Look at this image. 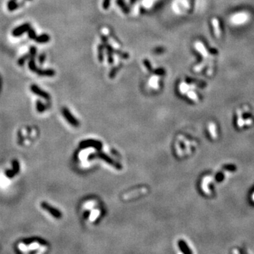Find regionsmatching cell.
<instances>
[{
	"label": "cell",
	"mask_w": 254,
	"mask_h": 254,
	"mask_svg": "<svg viewBox=\"0 0 254 254\" xmlns=\"http://www.w3.org/2000/svg\"><path fill=\"white\" fill-rule=\"evenodd\" d=\"M251 20V14L246 11L236 12L231 15L229 22L233 26H242L248 23Z\"/></svg>",
	"instance_id": "6da1fadb"
},
{
	"label": "cell",
	"mask_w": 254,
	"mask_h": 254,
	"mask_svg": "<svg viewBox=\"0 0 254 254\" xmlns=\"http://www.w3.org/2000/svg\"><path fill=\"white\" fill-rule=\"evenodd\" d=\"M40 206L43 210H45V211L49 212L53 218L56 219H60L62 218V212L59 211L57 208L52 206V205H50L49 203L45 202V201H43V202L41 203Z\"/></svg>",
	"instance_id": "7a4b0ae2"
},
{
	"label": "cell",
	"mask_w": 254,
	"mask_h": 254,
	"mask_svg": "<svg viewBox=\"0 0 254 254\" xmlns=\"http://www.w3.org/2000/svg\"><path fill=\"white\" fill-rule=\"evenodd\" d=\"M62 112L63 117L65 118L66 120H67L71 126L74 127H78L79 126V122L76 119V118L72 115L69 109H67V107H63L62 109Z\"/></svg>",
	"instance_id": "3957f363"
},
{
	"label": "cell",
	"mask_w": 254,
	"mask_h": 254,
	"mask_svg": "<svg viewBox=\"0 0 254 254\" xmlns=\"http://www.w3.org/2000/svg\"><path fill=\"white\" fill-rule=\"evenodd\" d=\"M195 48H196L197 52H198V53L202 56V57L203 59H205V60H207V59L212 60V59H213V57L210 54V53L208 52V50H206V48H205L204 45H203V44L201 42H196V43H195Z\"/></svg>",
	"instance_id": "277c9868"
},
{
	"label": "cell",
	"mask_w": 254,
	"mask_h": 254,
	"mask_svg": "<svg viewBox=\"0 0 254 254\" xmlns=\"http://www.w3.org/2000/svg\"><path fill=\"white\" fill-rule=\"evenodd\" d=\"M30 90H31V91L34 94H36V95L40 96V97L44 98V99L45 100H50V96L49 94H48L47 92L43 91L42 89L40 88L38 85H32L31 86H30Z\"/></svg>",
	"instance_id": "5b68a950"
},
{
	"label": "cell",
	"mask_w": 254,
	"mask_h": 254,
	"mask_svg": "<svg viewBox=\"0 0 254 254\" xmlns=\"http://www.w3.org/2000/svg\"><path fill=\"white\" fill-rule=\"evenodd\" d=\"M30 28V26L29 23H24L23 25H21L19 27L15 28V29L12 31V35L14 37H18L21 36L22 34H23L24 33L27 32L29 28Z\"/></svg>",
	"instance_id": "8992f818"
},
{
	"label": "cell",
	"mask_w": 254,
	"mask_h": 254,
	"mask_svg": "<svg viewBox=\"0 0 254 254\" xmlns=\"http://www.w3.org/2000/svg\"><path fill=\"white\" fill-rule=\"evenodd\" d=\"M211 23H212V28H213L215 36L218 38H220L222 32H221L220 24H219V21L216 18H213L211 20Z\"/></svg>",
	"instance_id": "52a82bcc"
},
{
	"label": "cell",
	"mask_w": 254,
	"mask_h": 254,
	"mask_svg": "<svg viewBox=\"0 0 254 254\" xmlns=\"http://www.w3.org/2000/svg\"><path fill=\"white\" fill-rule=\"evenodd\" d=\"M36 73L40 76H54L55 75V71H54L53 69H46V70H42V69H37Z\"/></svg>",
	"instance_id": "ba28073f"
},
{
	"label": "cell",
	"mask_w": 254,
	"mask_h": 254,
	"mask_svg": "<svg viewBox=\"0 0 254 254\" xmlns=\"http://www.w3.org/2000/svg\"><path fill=\"white\" fill-rule=\"evenodd\" d=\"M81 146H84V147H89V146H91V147H95L100 148V146H101V143L98 141H85V142H83V143H81Z\"/></svg>",
	"instance_id": "9c48e42d"
},
{
	"label": "cell",
	"mask_w": 254,
	"mask_h": 254,
	"mask_svg": "<svg viewBox=\"0 0 254 254\" xmlns=\"http://www.w3.org/2000/svg\"><path fill=\"white\" fill-rule=\"evenodd\" d=\"M208 131L210 135H211V137L212 139H215L218 137V134H217V129H216V126L215 124L213 123V122H211V123L209 124L208 125Z\"/></svg>",
	"instance_id": "30bf717a"
},
{
	"label": "cell",
	"mask_w": 254,
	"mask_h": 254,
	"mask_svg": "<svg viewBox=\"0 0 254 254\" xmlns=\"http://www.w3.org/2000/svg\"><path fill=\"white\" fill-rule=\"evenodd\" d=\"M178 246L179 247V249H180L184 253H191V251L189 250V247L187 246V243H186L184 240L179 241Z\"/></svg>",
	"instance_id": "8fae6325"
},
{
	"label": "cell",
	"mask_w": 254,
	"mask_h": 254,
	"mask_svg": "<svg viewBox=\"0 0 254 254\" xmlns=\"http://www.w3.org/2000/svg\"><path fill=\"white\" fill-rule=\"evenodd\" d=\"M50 39V36H48L47 34L45 33V34L40 35V36L36 37V38L35 39V40L38 43H45L49 42Z\"/></svg>",
	"instance_id": "7c38bea8"
},
{
	"label": "cell",
	"mask_w": 254,
	"mask_h": 254,
	"mask_svg": "<svg viewBox=\"0 0 254 254\" xmlns=\"http://www.w3.org/2000/svg\"><path fill=\"white\" fill-rule=\"evenodd\" d=\"M28 67H29V69L31 70L32 71L36 72L38 68H37L36 62H35V57H30V60L29 62H28Z\"/></svg>",
	"instance_id": "4fadbf2b"
},
{
	"label": "cell",
	"mask_w": 254,
	"mask_h": 254,
	"mask_svg": "<svg viewBox=\"0 0 254 254\" xmlns=\"http://www.w3.org/2000/svg\"><path fill=\"white\" fill-rule=\"evenodd\" d=\"M12 170L14 171L16 174H18L20 172V165H19V161L17 160H14L12 162Z\"/></svg>",
	"instance_id": "5bb4252c"
},
{
	"label": "cell",
	"mask_w": 254,
	"mask_h": 254,
	"mask_svg": "<svg viewBox=\"0 0 254 254\" xmlns=\"http://www.w3.org/2000/svg\"><path fill=\"white\" fill-rule=\"evenodd\" d=\"M8 9L10 11V12H12V11L16 10L17 8L19 7V4L16 3L15 2V0H10L8 3Z\"/></svg>",
	"instance_id": "9a60e30c"
},
{
	"label": "cell",
	"mask_w": 254,
	"mask_h": 254,
	"mask_svg": "<svg viewBox=\"0 0 254 254\" xmlns=\"http://www.w3.org/2000/svg\"><path fill=\"white\" fill-rule=\"evenodd\" d=\"M100 157H101V159H102L103 160H105V162H107V163H108L109 165H113V166H115V167H117V168L119 167H118V166H117L116 165V163L115 161L114 160H112L110 159V157H109V156H107L106 155H105V154H102L100 155Z\"/></svg>",
	"instance_id": "2e32d148"
},
{
	"label": "cell",
	"mask_w": 254,
	"mask_h": 254,
	"mask_svg": "<svg viewBox=\"0 0 254 254\" xmlns=\"http://www.w3.org/2000/svg\"><path fill=\"white\" fill-rule=\"evenodd\" d=\"M105 46V44L103 45H100L99 47H98V60L100 61V62H102L104 60L103 57V50Z\"/></svg>",
	"instance_id": "e0dca14e"
},
{
	"label": "cell",
	"mask_w": 254,
	"mask_h": 254,
	"mask_svg": "<svg viewBox=\"0 0 254 254\" xmlns=\"http://www.w3.org/2000/svg\"><path fill=\"white\" fill-rule=\"evenodd\" d=\"M36 108L38 112L41 113V112H43L45 110L46 107L45 105H44L43 102L40 101V100H38L36 102Z\"/></svg>",
	"instance_id": "ac0fdd59"
},
{
	"label": "cell",
	"mask_w": 254,
	"mask_h": 254,
	"mask_svg": "<svg viewBox=\"0 0 254 254\" xmlns=\"http://www.w3.org/2000/svg\"><path fill=\"white\" fill-rule=\"evenodd\" d=\"M117 3L118 5L122 8V11H123L124 13H125V14H128L129 9L127 8V6L125 5V4L124 3V0H117Z\"/></svg>",
	"instance_id": "d6986e66"
},
{
	"label": "cell",
	"mask_w": 254,
	"mask_h": 254,
	"mask_svg": "<svg viewBox=\"0 0 254 254\" xmlns=\"http://www.w3.org/2000/svg\"><path fill=\"white\" fill-rule=\"evenodd\" d=\"M122 67V64H120L119 66H117V67H114L113 69H112V70L110 71V73H109V78H115L116 74H117V71L120 69V67Z\"/></svg>",
	"instance_id": "ffe728a7"
},
{
	"label": "cell",
	"mask_w": 254,
	"mask_h": 254,
	"mask_svg": "<svg viewBox=\"0 0 254 254\" xmlns=\"http://www.w3.org/2000/svg\"><path fill=\"white\" fill-rule=\"evenodd\" d=\"M36 239L37 237H30V238H26V239H24L22 241V242H23V244L25 245H28L33 244V243H34L35 242H36Z\"/></svg>",
	"instance_id": "44dd1931"
},
{
	"label": "cell",
	"mask_w": 254,
	"mask_h": 254,
	"mask_svg": "<svg viewBox=\"0 0 254 254\" xmlns=\"http://www.w3.org/2000/svg\"><path fill=\"white\" fill-rule=\"evenodd\" d=\"M30 57V54H26V55H24L19 59V61H18V63L19 66H23L25 62L27 61L28 59Z\"/></svg>",
	"instance_id": "7402d4cb"
},
{
	"label": "cell",
	"mask_w": 254,
	"mask_h": 254,
	"mask_svg": "<svg viewBox=\"0 0 254 254\" xmlns=\"http://www.w3.org/2000/svg\"><path fill=\"white\" fill-rule=\"evenodd\" d=\"M5 175L6 177H8V178L12 179V178H14L15 175H16V173H15V172L13 170L8 169L5 171Z\"/></svg>",
	"instance_id": "603a6c76"
},
{
	"label": "cell",
	"mask_w": 254,
	"mask_h": 254,
	"mask_svg": "<svg viewBox=\"0 0 254 254\" xmlns=\"http://www.w3.org/2000/svg\"><path fill=\"white\" fill-rule=\"evenodd\" d=\"M206 64H207V62H203L202 63H199V64L196 65V67H194V70L196 72L201 71L203 69H204V67H205V65H206Z\"/></svg>",
	"instance_id": "cb8c5ba5"
},
{
	"label": "cell",
	"mask_w": 254,
	"mask_h": 254,
	"mask_svg": "<svg viewBox=\"0 0 254 254\" xmlns=\"http://www.w3.org/2000/svg\"><path fill=\"white\" fill-rule=\"evenodd\" d=\"M143 63H144V65H145L146 68L147 69V70L149 72H150V73H151V72L153 71L152 66H151V63H150V62H149V60H145L143 61Z\"/></svg>",
	"instance_id": "d4e9b609"
},
{
	"label": "cell",
	"mask_w": 254,
	"mask_h": 254,
	"mask_svg": "<svg viewBox=\"0 0 254 254\" xmlns=\"http://www.w3.org/2000/svg\"><path fill=\"white\" fill-rule=\"evenodd\" d=\"M28 36H29V38L30 39H33V40H35V39L36 38V32H35V30L33 29H32L31 28H29V30H28Z\"/></svg>",
	"instance_id": "484cf974"
},
{
	"label": "cell",
	"mask_w": 254,
	"mask_h": 254,
	"mask_svg": "<svg viewBox=\"0 0 254 254\" xmlns=\"http://www.w3.org/2000/svg\"><path fill=\"white\" fill-rule=\"evenodd\" d=\"M153 72H154V74H155V75H158V76H163V75H165V69H162V68H160V69L155 70V71H153Z\"/></svg>",
	"instance_id": "4316f807"
},
{
	"label": "cell",
	"mask_w": 254,
	"mask_h": 254,
	"mask_svg": "<svg viewBox=\"0 0 254 254\" xmlns=\"http://www.w3.org/2000/svg\"><path fill=\"white\" fill-rule=\"evenodd\" d=\"M46 60V55L45 54H40V55H39V57H38V62L40 64H43V63L45 62V61Z\"/></svg>",
	"instance_id": "83f0119b"
},
{
	"label": "cell",
	"mask_w": 254,
	"mask_h": 254,
	"mask_svg": "<svg viewBox=\"0 0 254 254\" xmlns=\"http://www.w3.org/2000/svg\"><path fill=\"white\" fill-rule=\"evenodd\" d=\"M109 4H110V0H104L103 3H102V7L104 9H108L109 7Z\"/></svg>",
	"instance_id": "f1b7e54d"
},
{
	"label": "cell",
	"mask_w": 254,
	"mask_h": 254,
	"mask_svg": "<svg viewBox=\"0 0 254 254\" xmlns=\"http://www.w3.org/2000/svg\"><path fill=\"white\" fill-rule=\"evenodd\" d=\"M36 242H38L39 244L42 245V246H46V245H47V242H46V241H45L44 239H41V238L37 237Z\"/></svg>",
	"instance_id": "f546056e"
},
{
	"label": "cell",
	"mask_w": 254,
	"mask_h": 254,
	"mask_svg": "<svg viewBox=\"0 0 254 254\" xmlns=\"http://www.w3.org/2000/svg\"><path fill=\"white\" fill-rule=\"evenodd\" d=\"M37 52V49L36 47H31L30 49V57H36Z\"/></svg>",
	"instance_id": "4dcf8cb0"
},
{
	"label": "cell",
	"mask_w": 254,
	"mask_h": 254,
	"mask_svg": "<svg viewBox=\"0 0 254 254\" xmlns=\"http://www.w3.org/2000/svg\"><path fill=\"white\" fill-rule=\"evenodd\" d=\"M19 144H22L21 143L23 141V135H22L21 131H19Z\"/></svg>",
	"instance_id": "1f68e13d"
},
{
	"label": "cell",
	"mask_w": 254,
	"mask_h": 254,
	"mask_svg": "<svg viewBox=\"0 0 254 254\" xmlns=\"http://www.w3.org/2000/svg\"><path fill=\"white\" fill-rule=\"evenodd\" d=\"M154 52L157 54H160V53H163V52H164V49H163V48L159 47V48H157V49H155Z\"/></svg>",
	"instance_id": "d6a6232c"
},
{
	"label": "cell",
	"mask_w": 254,
	"mask_h": 254,
	"mask_svg": "<svg viewBox=\"0 0 254 254\" xmlns=\"http://www.w3.org/2000/svg\"><path fill=\"white\" fill-rule=\"evenodd\" d=\"M251 200L253 201V202H254V192L253 193L252 195H251Z\"/></svg>",
	"instance_id": "836d02e7"
}]
</instances>
